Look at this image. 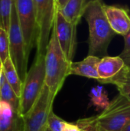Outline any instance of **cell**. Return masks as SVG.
I'll use <instances>...</instances> for the list:
<instances>
[{"mask_svg":"<svg viewBox=\"0 0 130 131\" xmlns=\"http://www.w3.org/2000/svg\"><path fill=\"white\" fill-rule=\"evenodd\" d=\"M104 6L103 2H93L87 6L84 15L89 25L88 55L100 58L107 56L108 46L116 35L108 21Z\"/></svg>","mask_w":130,"mask_h":131,"instance_id":"1","label":"cell"},{"mask_svg":"<svg viewBox=\"0 0 130 131\" xmlns=\"http://www.w3.org/2000/svg\"><path fill=\"white\" fill-rule=\"evenodd\" d=\"M130 121V101L119 94L97 116L81 119L77 124L82 129L121 131Z\"/></svg>","mask_w":130,"mask_h":131,"instance_id":"2","label":"cell"},{"mask_svg":"<svg viewBox=\"0 0 130 131\" xmlns=\"http://www.w3.org/2000/svg\"><path fill=\"white\" fill-rule=\"evenodd\" d=\"M71 62L64 54L53 26L45 53V84L55 97L70 76Z\"/></svg>","mask_w":130,"mask_h":131,"instance_id":"3","label":"cell"},{"mask_svg":"<svg viewBox=\"0 0 130 131\" xmlns=\"http://www.w3.org/2000/svg\"><path fill=\"white\" fill-rule=\"evenodd\" d=\"M45 85V55H36L22 83L19 113L22 117L33 106Z\"/></svg>","mask_w":130,"mask_h":131,"instance_id":"4","label":"cell"},{"mask_svg":"<svg viewBox=\"0 0 130 131\" xmlns=\"http://www.w3.org/2000/svg\"><path fill=\"white\" fill-rule=\"evenodd\" d=\"M9 37V58H11L19 78L23 83L28 73V54L25 39L18 22L15 2L14 0L10 27L8 30Z\"/></svg>","mask_w":130,"mask_h":131,"instance_id":"5","label":"cell"},{"mask_svg":"<svg viewBox=\"0 0 130 131\" xmlns=\"http://www.w3.org/2000/svg\"><path fill=\"white\" fill-rule=\"evenodd\" d=\"M55 96L45 84L31 108L22 117V131H44Z\"/></svg>","mask_w":130,"mask_h":131,"instance_id":"6","label":"cell"},{"mask_svg":"<svg viewBox=\"0 0 130 131\" xmlns=\"http://www.w3.org/2000/svg\"><path fill=\"white\" fill-rule=\"evenodd\" d=\"M38 25L36 55H45L51 35L57 5L55 0H33Z\"/></svg>","mask_w":130,"mask_h":131,"instance_id":"7","label":"cell"},{"mask_svg":"<svg viewBox=\"0 0 130 131\" xmlns=\"http://www.w3.org/2000/svg\"><path fill=\"white\" fill-rule=\"evenodd\" d=\"M18 22L25 39L28 54H30L38 38V25L33 0H15Z\"/></svg>","mask_w":130,"mask_h":131,"instance_id":"8","label":"cell"},{"mask_svg":"<svg viewBox=\"0 0 130 131\" xmlns=\"http://www.w3.org/2000/svg\"><path fill=\"white\" fill-rule=\"evenodd\" d=\"M54 28L64 54L68 61H73L77 48V25L67 21L57 8Z\"/></svg>","mask_w":130,"mask_h":131,"instance_id":"9","label":"cell"},{"mask_svg":"<svg viewBox=\"0 0 130 131\" xmlns=\"http://www.w3.org/2000/svg\"><path fill=\"white\" fill-rule=\"evenodd\" d=\"M126 65L124 60L120 56L101 58L98 64V81L102 84H112Z\"/></svg>","mask_w":130,"mask_h":131,"instance_id":"10","label":"cell"},{"mask_svg":"<svg viewBox=\"0 0 130 131\" xmlns=\"http://www.w3.org/2000/svg\"><path fill=\"white\" fill-rule=\"evenodd\" d=\"M108 21L116 34L123 36L130 31V15L127 10L114 5L104 6Z\"/></svg>","mask_w":130,"mask_h":131,"instance_id":"11","label":"cell"},{"mask_svg":"<svg viewBox=\"0 0 130 131\" xmlns=\"http://www.w3.org/2000/svg\"><path fill=\"white\" fill-rule=\"evenodd\" d=\"M23 122L19 112L11 104L0 101V131H22Z\"/></svg>","mask_w":130,"mask_h":131,"instance_id":"12","label":"cell"},{"mask_svg":"<svg viewBox=\"0 0 130 131\" xmlns=\"http://www.w3.org/2000/svg\"><path fill=\"white\" fill-rule=\"evenodd\" d=\"M100 59L97 56L88 55L83 61L77 62L72 61L70 64V75L82 76L98 81V64Z\"/></svg>","mask_w":130,"mask_h":131,"instance_id":"13","label":"cell"},{"mask_svg":"<svg viewBox=\"0 0 130 131\" xmlns=\"http://www.w3.org/2000/svg\"><path fill=\"white\" fill-rule=\"evenodd\" d=\"M58 11H60L67 21L77 25L85 12L84 0H69Z\"/></svg>","mask_w":130,"mask_h":131,"instance_id":"14","label":"cell"},{"mask_svg":"<svg viewBox=\"0 0 130 131\" xmlns=\"http://www.w3.org/2000/svg\"><path fill=\"white\" fill-rule=\"evenodd\" d=\"M3 65V74L4 76L11 87V88L15 92L16 95L20 98L22 89V82L19 78V75L11 60L10 58H8L2 64Z\"/></svg>","mask_w":130,"mask_h":131,"instance_id":"15","label":"cell"},{"mask_svg":"<svg viewBox=\"0 0 130 131\" xmlns=\"http://www.w3.org/2000/svg\"><path fill=\"white\" fill-rule=\"evenodd\" d=\"M0 101L8 103L9 104L12 106V107L15 110L19 112L20 98L16 95L14 90L11 88V87L9 85V84L6 81L4 76V74H2L1 84H0Z\"/></svg>","mask_w":130,"mask_h":131,"instance_id":"16","label":"cell"},{"mask_svg":"<svg viewBox=\"0 0 130 131\" xmlns=\"http://www.w3.org/2000/svg\"><path fill=\"white\" fill-rule=\"evenodd\" d=\"M112 84L117 88L119 94L130 101V65H126L125 68L113 80Z\"/></svg>","mask_w":130,"mask_h":131,"instance_id":"17","label":"cell"},{"mask_svg":"<svg viewBox=\"0 0 130 131\" xmlns=\"http://www.w3.org/2000/svg\"><path fill=\"white\" fill-rule=\"evenodd\" d=\"M14 0H0V27L8 32Z\"/></svg>","mask_w":130,"mask_h":131,"instance_id":"18","label":"cell"},{"mask_svg":"<svg viewBox=\"0 0 130 131\" xmlns=\"http://www.w3.org/2000/svg\"><path fill=\"white\" fill-rule=\"evenodd\" d=\"M91 103L100 109H105L110 101H109L106 91L102 87L93 88L90 93Z\"/></svg>","mask_w":130,"mask_h":131,"instance_id":"19","label":"cell"},{"mask_svg":"<svg viewBox=\"0 0 130 131\" xmlns=\"http://www.w3.org/2000/svg\"><path fill=\"white\" fill-rule=\"evenodd\" d=\"M9 58L8 32L0 27V61L3 64Z\"/></svg>","mask_w":130,"mask_h":131,"instance_id":"20","label":"cell"},{"mask_svg":"<svg viewBox=\"0 0 130 131\" xmlns=\"http://www.w3.org/2000/svg\"><path fill=\"white\" fill-rule=\"evenodd\" d=\"M65 122V121L51 111L48 120L47 127L51 131H62Z\"/></svg>","mask_w":130,"mask_h":131,"instance_id":"21","label":"cell"},{"mask_svg":"<svg viewBox=\"0 0 130 131\" xmlns=\"http://www.w3.org/2000/svg\"><path fill=\"white\" fill-rule=\"evenodd\" d=\"M124 39H125L124 49L120 56L124 60L126 64L130 65V31L126 35L124 36Z\"/></svg>","mask_w":130,"mask_h":131,"instance_id":"22","label":"cell"},{"mask_svg":"<svg viewBox=\"0 0 130 131\" xmlns=\"http://www.w3.org/2000/svg\"><path fill=\"white\" fill-rule=\"evenodd\" d=\"M62 131H82V129L77 123H69L65 122Z\"/></svg>","mask_w":130,"mask_h":131,"instance_id":"23","label":"cell"},{"mask_svg":"<svg viewBox=\"0 0 130 131\" xmlns=\"http://www.w3.org/2000/svg\"><path fill=\"white\" fill-rule=\"evenodd\" d=\"M68 1H69V0H55L56 5H57V8L58 10L61 9V8L66 5V3H67Z\"/></svg>","mask_w":130,"mask_h":131,"instance_id":"24","label":"cell"},{"mask_svg":"<svg viewBox=\"0 0 130 131\" xmlns=\"http://www.w3.org/2000/svg\"><path fill=\"white\" fill-rule=\"evenodd\" d=\"M95 1H100V2H103V0H84V5L85 9H86L87 6L90 3H91V2H95Z\"/></svg>","mask_w":130,"mask_h":131,"instance_id":"25","label":"cell"},{"mask_svg":"<svg viewBox=\"0 0 130 131\" xmlns=\"http://www.w3.org/2000/svg\"><path fill=\"white\" fill-rule=\"evenodd\" d=\"M2 74H3V65L2 61H0V84H1V80L2 78Z\"/></svg>","mask_w":130,"mask_h":131,"instance_id":"26","label":"cell"},{"mask_svg":"<svg viewBox=\"0 0 130 131\" xmlns=\"http://www.w3.org/2000/svg\"><path fill=\"white\" fill-rule=\"evenodd\" d=\"M121 131H130V121L123 128V130Z\"/></svg>","mask_w":130,"mask_h":131,"instance_id":"27","label":"cell"},{"mask_svg":"<svg viewBox=\"0 0 130 131\" xmlns=\"http://www.w3.org/2000/svg\"><path fill=\"white\" fill-rule=\"evenodd\" d=\"M90 131H100L99 130H95V129H93V130H89Z\"/></svg>","mask_w":130,"mask_h":131,"instance_id":"28","label":"cell"},{"mask_svg":"<svg viewBox=\"0 0 130 131\" xmlns=\"http://www.w3.org/2000/svg\"><path fill=\"white\" fill-rule=\"evenodd\" d=\"M44 131H51V130H50V129H49L48 127H47V128H46V130H45Z\"/></svg>","mask_w":130,"mask_h":131,"instance_id":"29","label":"cell"},{"mask_svg":"<svg viewBox=\"0 0 130 131\" xmlns=\"http://www.w3.org/2000/svg\"><path fill=\"white\" fill-rule=\"evenodd\" d=\"M82 129V128H81ZM82 131H90L89 130H87V129H82Z\"/></svg>","mask_w":130,"mask_h":131,"instance_id":"30","label":"cell"},{"mask_svg":"<svg viewBox=\"0 0 130 131\" xmlns=\"http://www.w3.org/2000/svg\"></svg>","mask_w":130,"mask_h":131,"instance_id":"31","label":"cell"}]
</instances>
